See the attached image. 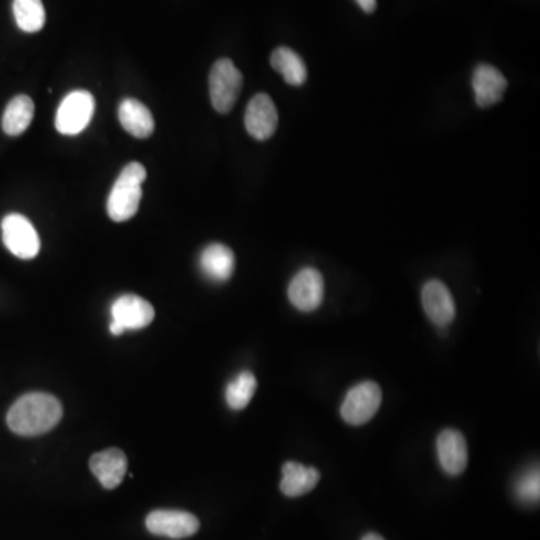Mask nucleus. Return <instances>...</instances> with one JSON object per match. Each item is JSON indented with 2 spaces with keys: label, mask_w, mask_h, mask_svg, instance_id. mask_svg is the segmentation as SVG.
Returning <instances> with one entry per match:
<instances>
[{
  "label": "nucleus",
  "mask_w": 540,
  "mask_h": 540,
  "mask_svg": "<svg viewBox=\"0 0 540 540\" xmlns=\"http://www.w3.org/2000/svg\"><path fill=\"white\" fill-rule=\"evenodd\" d=\"M146 527L155 536L186 539L199 532L200 521L190 512L153 511L146 518Z\"/></svg>",
  "instance_id": "7"
},
{
  "label": "nucleus",
  "mask_w": 540,
  "mask_h": 540,
  "mask_svg": "<svg viewBox=\"0 0 540 540\" xmlns=\"http://www.w3.org/2000/svg\"><path fill=\"white\" fill-rule=\"evenodd\" d=\"M422 305L430 320L439 327L451 325L455 318V302L449 288L439 279H431L422 290Z\"/></svg>",
  "instance_id": "11"
},
{
  "label": "nucleus",
  "mask_w": 540,
  "mask_h": 540,
  "mask_svg": "<svg viewBox=\"0 0 540 540\" xmlns=\"http://www.w3.org/2000/svg\"><path fill=\"white\" fill-rule=\"evenodd\" d=\"M62 414V404L50 393H26L9 409L6 423L14 434L36 437L53 430Z\"/></svg>",
  "instance_id": "1"
},
{
  "label": "nucleus",
  "mask_w": 540,
  "mask_h": 540,
  "mask_svg": "<svg viewBox=\"0 0 540 540\" xmlns=\"http://www.w3.org/2000/svg\"><path fill=\"white\" fill-rule=\"evenodd\" d=\"M2 237L9 253L22 260H32L41 249L38 233L26 216L9 213L2 221Z\"/></svg>",
  "instance_id": "6"
},
{
  "label": "nucleus",
  "mask_w": 540,
  "mask_h": 540,
  "mask_svg": "<svg viewBox=\"0 0 540 540\" xmlns=\"http://www.w3.org/2000/svg\"><path fill=\"white\" fill-rule=\"evenodd\" d=\"M381 389L374 381L356 384L341 405V416L347 423L359 427L369 422L380 409Z\"/></svg>",
  "instance_id": "5"
},
{
  "label": "nucleus",
  "mask_w": 540,
  "mask_h": 540,
  "mask_svg": "<svg viewBox=\"0 0 540 540\" xmlns=\"http://www.w3.org/2000/svg\"><path fill=\"white\" fill-rule=\"evenodd\" d=\"M234 254L223 244H212L202 249L200 255V269L207 279L213 283H225L234 272Z\"/></svg>",
  "instance_id": "15"
},
{
  "label": "nucleus",
  "mask_w": 540,
  "mask_h": 540,
  "mask_svg": "<svg viewBox=\"0 0 540 540\" xmlns=\"http://www.w3.org/2000/svg\"><path fill=\"white\" fill-rule=\"evenodd\" d=\"M270 64L290 86H302L308 78L304 59L288 47H278L270 56Z\"/></svg>",
  "instance_id": "18"
},
{
  "label": "nucleus",
  "mask_w": 540,
  "mask_h": 540,
  "mask_svg": "<svg viewBox=\"0 0 540 540\" xmlns=\"http://www.w3.org/2000/svg\"><path fill=\"white\" fill-rule=\"evenodd\" d=\"M155 318V309L148 300L135 295H123L111 305V321L122 326L123 330L148 327Z\"/></svg>",
  "instance_id": "10"
},
{
  "label": "nucleus",
  "mask_w": 540,
  "mask_h": 540,
  "mask_svg": "<svg viewBox=\"0 0 540 540\" xmlns=\"http://www.w3.org/2000/svg\"><path fill=\"white\" fill-rule=\"evenodd\" d=\"M356 2L368 14L374 13V9L377 8V0H356Z\"/></svg>",
  "instance_id": "23"
},
{
  "label": "nucleus",
  "mask_w": 540,
  "mask_h": 540,
  "mask_svg": "<svg viewBox=\"0 0 540 540\" xmlns=\"http://www.w3.org/2000/svg\"><path fill=\"white\" fill-rule=\"evenodd\" d=\"M318 481H320L318 470L314 467H305L295 461H288L283 465V481L279 488L287 497H300L313 491Z\"/></svg>",
  "instance_id": "17"
},
{
  "label": "nucleus",
  "mask_w": 540,
  "mask_h": 540,
  "mask_svg": "<svg viewBox=\"0 0 540 540\" xmlns=\"http://www.w3.org/2000/svg\"><path fill=\"white\" fill-rule=\"evenodd\" d=\"M119 120L125 131L135 139H148L155 130V120L148 107L134 98L123 99L119 107Z\"/></svg>",
  "instance_id": "16"
},
{
  "label": "nucleus",
  "mask_w": 540,
  "mask_h": 540,
  "mask_svg": "<svg viewBox=\"0 0 540 540\" xmlns=\"http://www.w3.org/2000/svg\"><path fill=\"white\" fill-rule=\"evenodd\" d=\"M325 296V281L318 270L305 267L292 279L288 286V299L295 308L302 313H313Z\"/></svg>",
  "instance_id": "8"
},
{
  "label": "nucleus",
  "mask_w": 540,
  "mask_h": 540,
  "mask_svg": "<svg viewBox=\"0 0 540 540\" xmlns=\"http://www.w3.org/2000/svg\"><path fill=\"white\" fill-rule=\"evenodd\" d=\"M257 390V379L253 372L244 371L228 384L225 390V400L230 409L242 410L253 400L254 393Z\"/></svg>",
  "instance_id": "21"
},
{
  "label": "nucleus",
  "mask_w": 540,
  "mask_h": 540,
  "mask_svg": "<svg viewBox=\"0 0 540 540\" xmlns=\"http://www.w3.org/2000/svg\"><path fill=\"white\" fill-rule=\"evenodd\" d=\"M14 17L18 27L26 34H35L46 25L43 0H14Z\"/></svg>",
  "instance_id": "20"
},
{
  "label": "nucleus",
  "mask_w": 540,
  "mask_h": 540,
  "mask_svg": "<svg viewBox=\"0 0 540 540\" xmlns=\"http://www.w3.org/2000/svg\"><path fill=\"white\" fill-rule=\"evenodd\" d=\"M437 453L444 472L451 476L464 472L469 462V449L464 435L456 430H444L437 437Z\"/></svg>",
  "instance_id": "12"
},
{
  "label": "nucleus",
  "mask_w": 540,
  "mask_h": 540,
  "mask_svg": "<svg viewBox=\"0 0 540 540\" xmlns=\"http://www.w3.org/2000/svg\"><path fill=\"white\" fill-rule=\"evenodd\" d=\"M95 113V99L88 90L68 93L56 113V130L64 135H77L89 127Z\"/></svg>",
  "instance_id": "4"
},
{
  "label": "nucleus",
  "mask_w": 540,
  "mask_h": 540,
  "mask_svg": "<svg viewBox=\"0 0 540 540\" xmlns=\"http://www.w3.org/2000/svg\"><path fill=\"white\" fill-rule=\"evenodd\" d=\"M89 467L106 490H114L127 474V455L120 449L111 448L92 455Z\"/></svg>",
  "instance_id": "14"
},
{
  "label": "nucleus",
  "mask_w": 540,
  "mask_h": 540,
  "mask_svg": "<svg viewBox=\"0 0 540 540\" xmlns=\"http://www.w3.org/2000/svg\"><path fill=\"white\" fill-rule=\"evenodd\" d=\"M472 90L476 95L477 106L482 109L494 106L502 101L507 89L506 77L491 65H479L472 72Z\"/></svg>",
  "instance_id": "13"
},
{
  "label": "nucleus",
  "mask_w": 540,
  "mask_h": 540,
  "mask_svg": "<svg viewBox=\"0 0 540 540\" xmlns=\"http://www.w3.org/2000/svg\"><path fill=\"white\" fill-rule=\"evenodd\" d=\"M362 540H384L380 535H377V533H368L365 536L362 537Z\"/></svg>",
  "instance_id": "24"
},
{
  "label": "nucleus",
  "mask_w": 540,
  "mask_h": 540,
  "mask_svg": "<svg viewBox=\"0 0 540 540\" xmlns=\"http://www.w3.org/2000/svg\"><path fill=\"white\" fill-rule=\"evenodd\" d=\"M245 128L248 134L258 141L270 139L276 131L278 110L266 93H258L249 101L245 111Z\"/></svg>",
  "instance_id": "9"
},
{
  "label": "nucleus",
  "mask_w": 540,
  "mask_h": 540,
  "mask_svg": "<svg viewBox=\"0 0 540 540\" xmlns=\"http://www.w3.org/2000/svg\"><path fill=\"white\" fill-rule=\"evenodd\" d=\"M244 76L230 59L216 60L209 74L212 106L218 113H228L241 95Z\"/></svg>",
  "instance_id": "3"
},
{
  "label": "nucleus",
  "mask_w": 540,
  "mask_h": 540,
  "mask_svg": "<svg viewBox=\"0 0 540 540\" xmlns=\"http://www.w3.org/2000/svg\"><path fill=\"white\" fill-rule=\"evenodd\" d=\"M35 104L27 95H17L9 101L2 118L5 134L17 137L29 128L34 119Z\"/></svg>",
  "instance_id": "19"
},
{
  "label": "nucleus",
  "mask_w": 540,
  "mask_h": 540,
  "mask_svg": "<svg viewBox=\"0 0 540 540\" xmlns=\"http://www.w3.org/2000/svg\"><path fill=\"white\" fill-rule=\"evenodd\" d=\"M516 495L521 502L535 503L540 497L539 470H530L516 482Z\"/></svg>",
  "instance_id": "22"
},
{
  "label": "nucleus",
  "mask_w": 540,
  "mask_h": 540,
  "mask_svg": "<svg viewBox=\"0 0 540 540\" xmlns=\"http://www.w3.org/2000/svg\"><path fill=\"white\" fill-rule=\"evenodd\" d=\"M146 178V169L140 162H130L123 167L107 200V212L114 223L131 220L137 213L143 195L141 185Z\"/></svg>",
  "instance_id": "2"
}]
</instances>
